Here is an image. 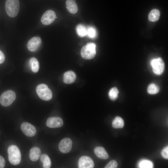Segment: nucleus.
Here are the masks:
<instances>
[{
	"label": "nucleus",
	"instance_id": "f257e3e1",
	"mask_svg": "<svg viewBox=\"0 0 168 168\" xmlns=\"http://www.w3.org/2000/svg\"><path fill=\"white\" fill-rule=\"evenodd\" d=\"M8 158L10 162L12 165L19 164L21 161V155L19 148L16 145H11L8 148Z\"/></svg>",
	"mask_w": 168,
	"mask_h": 168
},
{
	"label": "nucleus",
	"instance_id": "f03ea898",
	"mask_svg": "<svg viewBox=\"0 0 168 168\" xmlns=\"http://www.w3.org/2000/svg\"><path fill=\"white\" fill-rule=\"evenodd\" d=\"M19 0H6L5 8L8 16L11 17L16 16L19 12Z\"/></svg>",
	"mask_w": 168,
	"mask_h": 168
},
{
	"label": "nucleus",
	"instance_id": "7ed1b4c3",
	"mask_svg": "<svg viewBox=\"0 0 168 168\" xmlns=\"http://www.w3.org/2000/svg\"><path fill=\"white\" fill-rule=\"evenodd\" d=\"M96 54V45L93 43H87L81 49V55L83 58L85 59H91L93 58Z\"/></svg>",
	"mask_w": 168,
	"mask_h": 168
},
{
	"label": "nucleus",
	"instance_id": "20e7f679",
	"mask_svg": "<svg viewBox=\"0 0 168 168\" xmlns=\"http://www.w3.org/2000/svg\"><path fill=\"white\" fill-rule=\"evenodd\" d=\"M36 92L39 97L44 100H49L52 97V93L48 86L44 84H41L37 86Z\"/></svg>",
	"mask_w": 168,
	"mask_h": 168
},
{
	"label": "nucleus",
	"instance_id": "39448f33",
	"mask_svg": "<svg viewBox=\"0 0 168 168\" xmlns=\"http://www.w3.org/2000/svg\"><path fill=\"white\" fill-rule=\"evenodd\" d=\"M16 98L15 93L11 90H8L3 92L0 96V103L3 106H9L13 102Z\"/></svg>",
	"mask_w": 168,
	"mask_h": 168
},
{
	"label": "nucleus",
	"instance_id": "423d86ee",
	"mask_svg": "<svg viewBox=\"0 0 168 168\" xmlns=\"http://www.w3.org/2000/svg\"><path fill=\"white\" fill-rule=\"evenodd\" d=\"M151 65L154 73L158 75L161 74L165 68V64L161 58L152 59L150 62Z\"/></svg>",
	"mask_w": 168,
	"mask_h": 168
},
{
	"label": "nucleus",
	"instance_id": "0eeeda50",
	"mask_svg": "<svg viewBox=\"0 0 168 168\" xmlns=\"http://www.w3.org/2000/svg\"><path fill=\"white\" fill-rule=\"evenodd\" d=\"M55 12L52 10L46 11L42 16L41 21L44 25H48L52 23L57 18Z\"/></svg>",
	"mask_w": 168,
	"mask_h": 168
},
{
	"label": "nucleus",
	"instance_id": "6e6552de",
	"mask_svg": "<svg viewBox=\"0 0 168 168\" xmlns=\"http://www.w3.org/2000/svg\"><path fill=\"white\" fill-rule=\"evenodd\" d=\"M21 128L23 133L29 137L34 136L36 133V129L32 124L27 122L23 123L21 125Z\"/></svg>",
	"mask_w": 168,
	"mask_h": 168
},
{
	"label": "nucleus",
	"instance_id": "1a4fd4ad",
	"mask_svg": "<svg viewBox=\"0 0 168 168\" xmlns=\"http://www.w3.org/2000/svg\"><path fill=\"white\" fill-rule=\"evenodd\" d=\"M72 142L68 138H65L62 139L58 145V148L62 153H66L69 152L72 147Z\"/></svg>",
	"mask_w": 168,
	"mask_h": 168
},
{
	"label": "nucleus",
	"instance_id": "9d476101",
	"mask_svg": "<svg viewBox=\"0 0 168 168\" xmlns=\"http://www.w3.org/2000/svg\"><path fill=\"white\" fill-rule=\"evenodd\" d=\"M94 166L93 161L89 156H83L79 160L78 167L79 168H92Z\"/></svg>",
	"mask_w": 168,
	"mask_h": 168
},
{
	"label": "nucleus",
	"instance_id": "9b49d317",
	"mask_svg": "<svg viewBox=\"0 0 168 168\" xmlns=\"http://www.w3.org/2000/svg\"><path fill=\"white\" fill-rule=\"evenodd\" d=\"M41 43V40L39 37H33L28 41L27 44V48L30 51L35 52L38 49Z\"/></svg>",
	"mask_w": 168,
	"mask_h": 168
},
{
	"label": "nucleus",
	"instance_id": "f8f14e48",
	"mask_svg": "<svg viewBox=\"0 0 168 168\" xmlns=\"http://www.w3.org/2000/svg\"><path fill=\"white\" fill-rule=\"evenodd\" d=\"M46 124L50 128H56L61 127L63 124V121L61 118L58 117H51L47 120Z\"/></svg>",
	"mask_w": 168,
	"mask_h": 168
},
{
	"label": "nucleus",
	"instance_id": "ddd939ff",
	"mask_svg": "<svg viewBox=\"0 0 168 168\" xmlns=\"http://www.w3.org/2000/svg\"><path fill=\"white\" fill-rule=\"evenodd\" d=\"M76 76L72 71H69L65 72L63 74V81L66 84H71L75 80Z\"/></svg>",
	"mask_w": 168,
	"mask_h": 168
},
{
	"label": "nucleus",
	"instance_id": "4468645a",
	"mask_svg": "<svg viewBox=\"0 0 168 168\" xmlns=\"http://www.w3.org/2000/svg\"><path fill=\"white\" fill-rule=\"evenodd\" d=\"M66 7L68 11L72 14H75L78 10L77 6L75 0H66Z\"/></svg>",
	"mask_w": 168,
	"mask_h": 168
},
{
	"label": "nucleus",
	"instance_id": "2eb2a0df",
	"mask_svg": "<svg viewBox=\"0 0 168 168\" xmlns=\"http://www.w3.org/2000/svg\"><path fill=\"white\" fill-rule=\"evenodd\" d=\"M94 151L96 156L100 159H106L109 158L108 154L102 147H96L95 148Z\"/></svg>",
	"mask_w": 168,
	"mask_h": 168
},
{
	"label": "nucleus",
	"instance_id": "dca6fc26",
	"mask_svg": "<svg viewBox=\"0 0 168 168\" xmlns=\"http://www.w3.org/2000/svg\"><path fill=\"white\" fill-rule=\"evenodd\" d=\"M41 152V151L38 147H34L32 148L30 151V159L32 161H37L40 156Z\"/></svg>",
	"mask_w": 168,
	"mask_h": 168
},
{
	"label": "nucleus",
	"instance_id": "f3484780",
	"mask_svg": "<svg viewBox=\"0 0 168 168\" xmlns=\"http://www.w3.org/2000/svg\"><path fill=\"white\" fill-rule=\"evenodd\" d=\"M160 12L157 9H152L148 15V19L152 22H155L157 21L160 17Z\"/></svg>",
	"mask_w": 168,
	"mask_h": 168
},
{
	"label": "nucleus",
	"instance_id": "a211bd4d",
	"mask_svg": "<svg viewBox=\"0 0 168 168\" xmlns=\"http://www.w3.org/2000/svg\"><path fill=\"white\" fill-rule=\"evenodd\" d=\"M29 64L33 72L36 73L38 72L39 68V64L35 58H31L29 61Z\"/></svg>",
	"mask_w": 168,
	"mask_h": 168
},
{
	"label": "nucleus",
	"instance_id": "6ab92c4d",
	"mask_svg": "<svg viewBox=\"0 0 168 168\" xmlns=\"http://www.w3.org/2000/svg\"><path fill=\"white\" fill-rule=\"evenodd\" d=\"M124 125L123 119L119 116L116 117L112 122V126L114 128H122Z\"/></svg>",
	"mask_w": 168,
	"mask_h": 168
},
{
	"label": "nucleus",
	"instance_id": "aec40b11",
	"mask_svg": "<svg viewBox=\"0 0 168 168\" xmlns=\"http://www.w3.org/2000/svg\"><path fill=\"white\" fill-rule=\"evenodd\" d=\"M77 33L79 36L83 37L87 35V30L85 26L79 24L76 27Z\"/></svg>",
	"mask_w": 168,
	"mask_h": 168
},
{
	"label": "nucleus",
	"instance_id": "412c9836",
	"mask_svg": "<svg viewBox=\"0 0 168 168\" xmlns=\"http://www.w3.org/2000/svg\"><path fill=\"white\" fill-rule=\"evenodd\" d=\"M40 161L43 163V167L44 168H49L51 166V161L48 156L46 154L42 155L40 157Z\"/></svg>",
	"mask_w": 168,
	"mask_h": 168
},
{
	"label": "nucleus",
	"instance_id": "4be33fe9",
	"mask_svg": "<svg viewBox=\"0 0 168 168\" xmlns=\"http://www.w3.org/2000/svg\"><path fill=\"white\" fill-rule=\"evenodd\" d=\"M159 87L157 85L154 83L150 84L147 88V92L150 94H155L158 93L159 91Z\"/></svg>",
	"mask_w": 168,
	"mask_h": 168
},
{
	"label": "nucleus",
	"instance_id": "5701e85b",
	"mask_svg": "<svg viewBox=\"0 0 168 168\" xmlns=\"http://www.w3.org/2000/svg\"><path fill=\"white\" fill-rule=\"evenodd\" d=\"M153 164L150 161L143 160L140 161L138 164V166L141 168H152L153 167Z\"/></svg>",
	"mask_w": 168,
	"mask_h": 168
},
{
	"label": "nucleus",
	"instance_id": "b1692460",
	"mask_svg": "<svg viewBox=\"0 0 168 168\" xmlns=\"http://www.w3.org/2000/svg\"><path fill=\"white\" fill-rule=\"evenodd\" d=\"M119 93V90L116 87H113L109 91V97L111 100H115L117 98Z\"/></svg>",
	"mask_w": 168,
	"mask_h": 168
},
{
	"label": "nucleus",
	"instance_id": "393cba45",
	"mask_svg": "<svg viewBox=\"0 0 168 168\" xmlns=\"http://www.w3.org/2000/svg\"><path fill=\"white\" fill-rule=\"evenodd\" d=\"M87 35L91 38H95L97 35L96 29L92 26H89L87 29Z\"/></svg>",
	"mask_w": 168,
	"mask_h": 168
},
{
	"label": "nucleus",
	"instance_id": "a878e982",
	"mask_svg": "<svg viewBox=\"0 0 168 168\" xmlns=\"http://www.w3.org/2000/svg\"><path fill=\"white\" fill-rule=\"evenodd\" d=\"M117 163L116 161L112 160L109 162L105 166V168H115L117 167Z\"/></svg>",
	"mask_w": 168,
	"mask_h": 168
},
{
	"label": "nucleus",
	"instance_id": "bb28decb",
	"mask_svg": "<svg viewBox=\"0 0 168 168\" xmlns=\"http://www.w3.org/2000/svg\"><path fill=\"white\" fill-rule=\"evenodd\" d=\"M161 155L162 157L166 159H168V146L166 147L162 151Z\"/></svg>",
	"mask_w": 168,
	"mask_h": 168
},
{
	"label": "nucleus",
	"instance_id": "cd10ccee",
	"mask_svg": "<svg viewBox=\"0 0 168 168\" xmlns=\"http://www.w3.org/2000/svg\"><path fill=\"white\" fill-rule=\"evenodd\" d=\"M5 161L4 158L0 155V168H4L5 166Z\"/></svg>",
	"mask_w": 168,
	"mask_h": 168
},
{
	"label": "nucleus",
	"instance_id": "c85d7f7f",
	"mask_svg": "<svg viewBox=\"0 0 168 168\" xmlns=\"http://www.w3.org/2000/svg\"><path fill=\"white\" fill-rule=\"evenodd\" d=\"M5 60V56L3 53L0 50V64L4 62Z\"/></svg>",
	"mask_w": 168,
	"mask_h": 168
}]
</instances>
